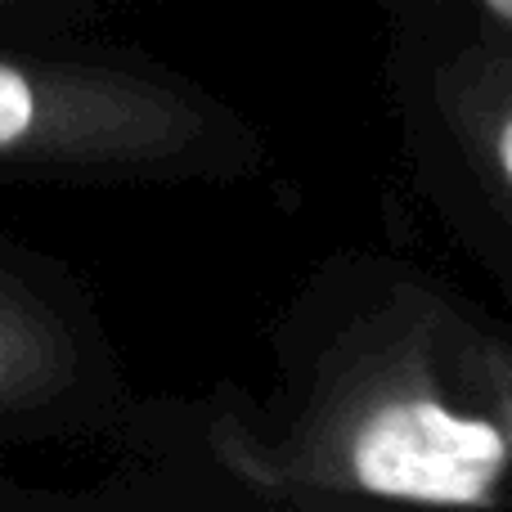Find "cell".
Instances as JSON below:
<instances>
[{
	"label": "cell",
	"mask_w": 512,
	"mask_h": 512,
	"mask_svg": "<svg viewBox=\"0 0 512 512\" xmlns=\"http://www.w3.org/2000/svg\"><path fill=\"white\" fill-rule=\"evenodd\" d=\"M256 400L279 508H508L512 333L418 256L337 248L265 333Z\"/></svg>",
	"instance_id": "obj_1"
},
{
	"label": "cell",
	"mask_w": 512,
	"mask_h": 512,
	"mask_svg": "<svg viewBox=\"0 0 512 512\" xmlns=\"http://www.w3.org/2000/svg\"><path fill=\"white\" fill-rule=\"evenodd\" d=\"M373 5H378L382 14H391V9L414 5V0H373ZM450 5L472 9L477 18H486V23H495V27H512V0H450Z\"/></svg>",
	"instance_id": "obj_8"
},
{
	"label": "cell",
	"mask_w": 512,
	"mask_h": 512,
	"mask_svg": "<svg viewBox=\"0 0 512 512\" xmlns=\"http://www.w3.org/2000/svg\"><path fill=\"white\" fill-rule=\"evenodd\" d=\"M126 5H135V0H0V27H18V32H81L95 18Z\"/></svg>",
	"instance_id": "obj_6"
},
{
	"label": "cell",
	"mask_w": 512,
	"mask_h": 512,
	"mask_svg": "<svg viewBox=\"0 0 512 512\" xmlns=\"http://www.w3.org/2000/svg\"><path fill=\"white\" fill-rule=\"evenodd\" d=\"M131 396L90 283L59 256L0 234V450L104 441Z\"/></svg>",
	"instance_id": "obj_4"
},
{
	"label": "cell",
	"mask_w": 512,
	"mask_h": 512,
	"mask_svg": "<svg viewBox=\"0 0 512 512\" xmlns=\"http://www.w3.org/2000/svg\"><path fill=\"white\" fill-rule=\"evenodd\" d=\"M270 167L265 126L176 63L0 27V189H234Z\"/></svg>",
	"instance_id": "obj_2"
},
{
	"label": "cell",
	"mask_w": 512,
	"mask_h": 512,
	"mask_svg": "<svg viewBox=\"0 0 512 512\" xmlns=\"http://www.w3.org/2000/svg\"><path fill=\"white\" fill-rule=\"evenodd\" d=\"M0 512H72V495H50V490L18 486L0 472Z\"/></svg>",
	"instance_id": "obj_7"
},
{
	"label": "cell",
	"mask_w": 512,
	"mask_h": 512,
	"mask_svg": "<svg viewBox=\"0 0 512 512\" xmlns=\"http://www.w3.org/2000/svg\"><path fill=\"white\" fill-rule=\"evenodd\" d=\"M409 180L441 230L512 288V27L450 0L387 14L382 54Z\"/></svg>",
	"instance_id": "obj_3"
},
{
	"label": "cell",
	"mask_w": 512,
	"mask_h": 512,
	"mask_svg": "<svg viewBox=\"0 0 512 512\" xmlns=\"http://www.w3.org/2000/svg\"><path fill=\"white\" fill-rule=\"evenodd\" d=\"M104 441L117 454L113 468L72 495V512L279 508L256 427V396L239 382H216L198 396H131Z\"/></svg>",
	"instance_id": "obj_5"
}]
</instances>
